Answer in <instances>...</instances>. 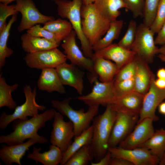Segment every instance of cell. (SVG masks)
<instances>
[{
	"label": "cell",
	"instance_id": "1",
	"mask_svg": "<svg viewBox=\"0 0 165 165\" xmlns=\"http://www.w3.org/2000/svg\"><path fill=\"white\" fill-rule=\"evenodd\" d=\"M56 112L54 109L50 108L30 119L14 120L12 126L13 131L7 135L0 136V143L11 145L22 143L26 140L30 139L39 144L47 142V139L38 135V131L45 126L47 122L54 118Z\"/></svg>",
	"mask_w": 165,
	"mask_h": 165
},
{
	"label": "cell",
	"instance_id": "2",
	"mask_svg": "<svg viewBox=\"0 0 165 165\" xmlns=\"http://www.w3.org/2000/svg\"><path fill=\"white\" fill-rule=\"evenodd\" d=\"M106 106L104 112L95 117L92 121L93 133L89 146L95 162L99 161L108 151V140L116 119V112L113 104Z\"/></svg>",
	"mask_w": 165,
	"mask_h": 165
},
{
	"label": "cell",
	"instance_id": "3",
	"mask_svg": "<svg viewBox=\"0 0 165 165\" xmlns=\"http://www.w3.org/2000/svg\"><path fill=\"white\" fill-rule=\"evenodd\" d=\"M57 6V14L63 18H67L79 40L85 56L91 58L93 54L92 46L84 35L82 29L81 9L82 0H53Z\"/></svg>",
	"mask_w": 165,
	"mask_h": 165
},
{
	"label": "cell",
	"instance_id": "4",
	"mask_svg": "<svg viewBox=\"0 0 165 165\" xmlns=\"http://www.w3.org/2000/svg\"><path fill=\"white\" fill-rule=\"evenodd\" d=\"M81 16L83 32L92 46L105 34L111 22L99 13L94 3L83 4Z\"/></svg>",
	"mask_w": 165,
	"mask_h": 165
},
{
	"label": "cell",
	"instance_id": "5",
	"mask_svg": "<svg viewBox=\"0 0 165 165\" xmlns=\"http://www.w3.org/2000/svg\"><path fill=\"white\" fill-rule=\"evenodd\" d=\"M72 99V97H68L61 101L53 100L51 103L53 108L62 115L66 116L72 123L75 137L90 126L93 119L98 114L99 106H89L86 112L83 108L76 110L69 105Z\"/></svg>",
	"mask_w": 165,
	"mask_h": 165
},
{
	"label": "cell",
	"instance_id": "6",
	"mask_svg": "<svg viewBox=\"0 0 165 165\" xmlns=\"http://www.w3.org/2000/svg\"><path fill=\"white\" fill-rule=\"evenodd\" d=\"M23 92L25 101L23 104L17 106L11 114H7L5 112L1 114L0 116V128L1 130L5 129L11 123L16 120L28 119V117L35 116L39 114V111H43L46 109L45 106L39 105L36 102V87L32 90L30 85H26L24 87Z\"/></svg>",
	"mask_w": 165,
	"mask_h": 165
},
{
	"label": "cell",
	"instance_id": "7",
	"mask_svg": "<svg viewBox=\"0 0 165 165\" xmlns=\"http://www.w3.org/2000/svg\"><path fill=\"white\" fill-rule=\"evenodd\" d=\"M154 34L149 27L141 23L138 26L135 39L131 49L136 56L148 64L152 63L155 56L158 54L159 48L155 43Z\"/></svg>",
	"mask_w": 165,
	"mask_h": 165
},
{
	"label": "cell",
	"instance_id": "8",
	"mask_svg": "<svg viewBox=\"0 0 165 165\" xmlns=\"http://www.w3.org/2000/svg\"><path fill=\"white\" fill-rule=\"evenodd\" d=\"M76 36V33L73 29L63 40L61 46L71 63L82 67L89 72L90 75V81L91 82L98 77L94 71L93 60L86 57L77 44Z\"/></svg>",
	"mask_w": 165,
	"mask_h": 165
},
{
	"label": "cell",
	"instance_id": "9",
	"mask_svg": "<svg viewBox=\"0 0 165 165\" xmlns=\"http://www.w3.org/2000/svg\"><path fill=\"white\" fill-rule=\"evenodd\" d=\"M15 6L16 10L22 16L17 28L19 32L28 30L36 24H44L55 19L53 16L45 15L41 13L33 0H17Z\"/></svg>",
	"mask_w": 165,
	"mask_h": 165
},
{
	"label": "cell",
	"instance_id": "10",
	"mask_svg": "<svg viewBox=\"0 0 165 165\" xmlns=\"http://www.w3.org/2000/svg\"><path fill=\"white\" fill-rule=\"evenodd\" d=\"M66 55L57 47L32 53H27L24 58L27 65L30 68L41 69L56 68L66 62Z\"/></svg>",
	"mask_w": 165,
	"mask_h": 165
},
{
	"label": "cell",
	"instance_id": "11",
	"mask_svg": "<svg viewBox=\"0 0 165 165\" xmlns=\"http://www.w3.org/2000/svg\"><path fill=\"white\" fill-rule=\"evenodd\" d=\"M91 91L89 94L81 95L76 98L82 101L89 106L100 105L106 106L113 104L116 99L113 89V80L104 82L95 79Z\"/></svg>",
	"mask_w": 165,
	"mask_h": 165
},
{
	"label": "cell",
	"instance_id": "12",
	"mask_svg": "<svg viewBox=\"0 0 165 165\" xmlns=\"http://www.w3.org/2000/svg\"><path fill=\"white\" fill-rule=\"evenodd\" d=\"M52 124L50 142L59 147L64 152L72 143L75 137L73 123L71 121H65L61 114L56 112Z\"/></svg>",
	"mask_w": 165,
	"mask_h": 165
},
{
	"label": "cell",
	"instance_id": "13",
	"mask_svg": "<svg viewBox=\"0 0 165 165\" xmlns=\"http://www.w3.org/2000/svg\"><path fill=\"white\" fill-rule=\"evenodd\" d=\"M116 112L115 122L108 140V148L116 147L132 131L138 120L139 115Z\"/></svg>",
	"mask_w": 165,
	"mask_h": 165
},
{
	"label": "cell",
	"instance_id": "14",
	"mask_svg": "<svg viewBox=\"0 0 165 165\" xmlns=\"http://www.w3.org/2000/svg\"><path fill=\"white\" fill-rule=\"evenodd\" d=\"M112 157L125 159L133 165H156L159 160L147 148L138 147L127 149L119 147H109L108 149Z\"/></svg>",
	"mask_w": 165,
	"mask_h": 165
},
{
	"label": "cell",
	"instance_id": "15",
	"mask_svg": "<svg viewBox=\"0 0 165 165\" xmlns=\"http://www.w3.org/2000/svg\"><path fill=\"white\" fill-rule=\"evenodd\" d=\"M155 76L152 79L150 88L144 96L142 106L137 123L144 119L149 118L153 121L158 120L156 111L159 105L165 99V89L158 88L155 85Z\"/></svg>",
	"mask_w": 165,
	"mask_h": 165
},
{
	"label": "cell",
	"instance_id": "16",
	"mask_svg": "<svg viewBox=\"0 0 165 165\" xmlns=\"http://www.w3.org/2000/svg\"><path fill=\"white\" fill-rule=\"evenodd\" d=\"M153 121L151 119L146 118L137 123L134 130L120 143L118 147L127 149L140 147L154 133Z\"/></svg>",
	"mask_w": 165,
	"mask_h": 165
},
{
	"label": "cell",
	"instance_id": "17",
	"mask_svg": "<svg viewBox=\"0 0 165 165\" xmlns=\"http://www.w3.org/2000/svg\"><path fill=\"white\" fill-rule=\"evenodd\" d=\"M76 65L64 63L55 68L60 80L63 85H67L75 88L82 95L84 88V72Z\"/></svg>",
	"mask_w": 165,
	"mask_h": 165
},
{
	"label": "cell",
	"instance_id": "18",
	"mask_svg": "<svg viewBox=\"0 0 165 165\" xmlns=\"http://www.w3.org/2000/svg\"><path fill=\"white\" fill-rule=\"evenodd\" d=\"M135 55V53L132 50L125 49L118 44L112 43L102 49L95 52L92 57H101L112 61L119 70L133 59Z\"/></svg>",
	"mask_w": 165,
	"mask_h": 165
},
{
	"label": "cell",
	"instance_id": "19",
	"mask_svg": "<svg viewBox=\"0 0 165 165\" xmlns=\"http://www.w3.org/2000/svg\"><path fill=\"white\" fill-rule=\"evenodd\" d=\"M37 143L33 139H29L22 143L13 145H2L0 149V158L6 165L15 163L21 165V160L29 148Z\"/></svg>",
	"mask_w": 165,
	"mask_h": 165
},
{
	"label": "cell",
	"instance_id": "20",
	"mask_svg": "<svg viewBox=\"0 0 165 165\" xmlns=\"http://www.w3.org/2000/svg\"><path fill=\"white\" fill-rule=\"evenodd\" d=\"M136 70L134 77V91L145 95L148 91L155 76L148 63L135 55Z\"/></svg>",
	"mask_w": 165,
	"mask_h": 165
},
{
	"label": "cell",
	"instance_id": "21",
	"mask_svg": "<svg viewBox=\"0 0 165 165\" xmlns=\"http://www.w3.org/2000/svg\"><path fill=\"white\" fill-rule=\"evenodd\" d=\"M41 70L37 84L40 90L49 93L54 91L61 94L66 93L55 68H47Z\"/></svg>",
	"mask_w": 165,
	"mask_h": 165
},
{
	"label": "cell",
	"instance_id": "22",
	"mask_svg": "<svg viewBox=\"0 0 165 165\" xmlns=\"http://www.w3.org/2000/svg\"><path fill=\"white\" fill-rule=\"evenodd\" d=\"M144 95L134 91L116 99L113 104L116 111L139 114Z\"/></svg>",
	"mask_w": 165,
	"mask_h": 165
},
{
	"label": "cell",
	"instance_id": "23",
	"mask_svg": "<svg viewBox=\"0 0 165 165\" xmlns=\"http://www.w3.org/2000/svg\"><path fill=\"white\" fill-rule=\"evenodd\" d=\"M41 148L34 147L32 152L29 153L27 157L35 161L36 163H40L44 165H57L60 164L63 157V152L56 146L51 145L48 151L40 152Z\"/></svg>",
	"mask_w": 165,
	"mask_h": 165
},
{
	"label": "cell",
	"instance_id": "24",
	"mask_svg": "<svg viewBox=\"0 0 165 165\" xmlns=\"http://www.w3.org/2000/svg\"><path fill=\"white\" fill-rule=\"evenodd\" d=\"M21 46L27 53H32L57 47L59 45L45 38L26 32L20 37Z\"/></svg>",
	"mask_w": 165,
	"mask_h": 165
},
{
	"label": "cell",
	"instance_id": "25",
	"mask_svg": "<svg viewBox=\"0 0 165 165\" xmlns=\"http://www.w3.org/2000/svg\"><path fill=\"white\" fill-rule=\"evenodd\" d=\"M139 147L148 149L159 160V164H165V129L156 130L152 137Z\"/></svg>",
	"mask_w": 165,
	"mask_h": 165
},
{
	"label": "cell",
	"instance_id": "26",
	"mask_svg": "<svg viewBox=\"0 0 165 165\" xmlns=\"http://www.w3.org/2000/svg\"><path fill=\"white\" fill-rule=\"evenodd\" d=\"M94 72L100 82H108L112 81L119 69L116 64L110 60L101 57L91 58Z\"/></svg>",
	"mask_w": 165,
	"mask_h": 165
},
{
	"label": "cell",
	"instance_id": "27",
	"mask_svg": "<svg viewBox=\"0 0 165 165\" xmlns=\"http://www.w3.org/2000/svg\"><path fill=\"white\" fill-rule=\"evenodd\" d=\"M94 3L99 13L111 22L116 20L120 15V9H127L122 0H95Z\"/></svg>",
	"mask_w": 165,
	"mask_h": 165
},
{
	"label": "cell",
	"instance_id": "28",
	"mask_svg": "<svg viewBox=\"0 0 165 165\" xmlns=\"http://www.w3.org/2000/svg\"><path fill=\"white\" fill-rule=\"evenodd\" d=\"M93 133V127L91 125L80 135L75 137L74 141L63 152V157L60 165H65L69 159L75 152L84 146L89 145L92 139Z\"/></svg>",
	"mask_w": 165,
	"mask_h": 165
},
{
	"label": "cell",
	"instance_id": "29",
	"mask_svg": "<svg viewBox=\"0 0 165 165\" xmlns=\"http://www.w3.org/2000/svg\"><path fill=\"white\" fill-rule=\"evenodd\" d=\"M123 24L122 20H116L111 22L110 27L105 36L92 46L96 52L112 44L113 41L118 38Z\"/></svg>",
	"mask_w": 165,
	"mask_h": 165
},
{
	"label": "cell",
	"instance_id": "30",
	"mask_svg": "<svg viewBox=\"0 0 165 165\" xmlns=\"http://www.w3.org/2000/svg\"><path fill=\"white\" fill-rule=\"evenodd\" d=\"M17 19V14L13 15L6 26L0 32V70L4 66L6 59L10 57L13 52V50L7 46L9 32L13 24Z\"/></svg>",
	"mask_w": 165,
	"mask_h": 165
},
{
	"label": "cell",
	"instance_id": "31",
	"mask_svg": "<svg viewBox=\"0 0 165 165\" xmlns=\"http://www.w3.org/2000/svg\"><path fill=\"white\" fill-rule=\"evenodd\" d=\"M19 85L15 83L8 85L2 76L0 75V108L6 107L10 110L14 109L17 106L16 103L13 98L12 93L18 87Z\"/></svg>",
	"mask_w": 165,
	"mask_h": 165
},
{
	"label": "cell",
	"instance_id": "32",
	"mask_svg": "<svg viewBox=\"0 0 165 165\" xmlns=\"http://www.w3.org/2000/svg\"><path fill=\"white\" fill-rule=\"evenodd\" d=\"M43 27L61 37L63 40L73 30L69 21L60 18L46 23Z\"/></svg>",
	"mask_w": 165,
	"mask_h": 165
},
{
	"label": "cell",
	"instance_id": "33",
	"mask_svg": "<svg viewBox=\"0 0 165 165\" xmlns=\"http://www.w3.org/2000/svg\"><path fill=\"white\" fill-rule=\"evenodd\" d=\"M93 159L89 145H87L75 152L65 165H86Z\"/></svg>",
	"mask_w": 165,
	"mask_h": 165
},
{
	"label": "cell",
	"instance_id": "34",
	"mask_svg": "<svg viewBox=\"0 0 165 165\" xmlns=\"http://www.w3.org/2000/svg\"><path fill=\"white\" fill-rule=\"evenodd\" d=\"M138 26L136 22L131 19L125 35L118 44L125 49L131 50L136 37Z\"/></svg>",
	"mask_w": 165,
	"mask_h": 165
},
{
	"label": "cell",
	"instance_id": "35",
	"mask_svg": "<svg viewBox=\"0 0 165 165\" xmlns=\"http://www.w3.org/2000/svg\"><path fill=\"white\" fill-rule=\"evenodd\" d=\"M27 32L33 36L45 38L59 45L63 40L61 37L45 29L39 24L27 30Z\"/></svg>",
	"mask_w": 165,
	"mask_h": 165
},
{
	"label": "cell",
	"instance_id": "36",
	"mask_svg": "<svg viewBox=\"0 0 165 165\" xmlns=\"http://www.w3.org/2000/svg\"><path fill=\"white\" fill-rule=\"evenodd\" d=\"M160 1V0H145L143 23L149 28L155 19Z\"/></svg>",
	"mask_w": 165,
	"mask_h": 165
},
{
	"label": "cell",
	"instance_id": "37",
	"mask_svg": "<svg viewBox=\"0 0 165 165\" xmlns=\"http://www.w3.org/2000/svg\"><path fill=\"white\" fill-rule=\"evenodd\" d=\"M113 86L116 99L134 91V77L119 82L113 80Z\"/></svg>",
	"mask_w": 165,
	"mask_h": 165
},
{
	"label": "cell",
	"instance_id": "38",
	"mask_svg": "<svg viewBox=\"0 0 165 165\" xmlns=\"http://www.w3.org/2000/svg\"><path fill=\"white\" fill-rule=\"evenodd\" d=\"M136 70V64L134 57L133 59L119 70L113 80L119 82L133 78L134 77Z\"/></svg>",
	"mask_w": 165,
	"mask_h": 165
},
{
	"label": "cell",
	"instance_id": "39",
	"mask_svg": "<svg viewBox=\"0 0 165 165\" xmlns=\"http://www.w3.org/2000/svg\"><path fill=\"white\" fill-rule=\"evenodd\" d=\"M165 22V0H160L150 29L154 34H157Z\"/></svg>",
	"mask_w": 165,
	"mask_h": 165
},
{
	"label": "cell",
	"instance_id": "40",
	"mask_svg": "<svg viewBox=\"0 0 165 165\" xmlns=\"http://www.w3.org/2000/svg\"><path fill=\"white\" fill-rule=\"evenodd\" d=\"M134 17H143L145 0H122Z\"/></svg>",
	"mask_w": 165,
	"mask_h": 165
},
{
	"label": "cell",
	"instance_id": "41",
	"mask_svg": "<svg viewBox=\"0 0 165 165\" xmlns=\"http://www.w3.org/2000/svg\"><path fill=\"white\" fill-rule=\"evenodd\" d=\"M19 12L16 10L15 5H8L2 3H0V32L6 26V20L11 16L17 14Z\"/></svg>",
	"mask_w": 165,
	"mask_h": 165
},
{
	"label": "cell",
	"instance_id": "42",
	"mask_svg": "<svg viewBox=\"0 0 165 165\" xmlns=\"http://www.w3.org/2000/svg\"><path fill=\"white\" fill-rule=\"evenodd\" d=\"M157 34L155 39V43L156 45L162 46L165 44V22Z\"/></svg>",
	"mask_w": 165,
	"mask_h": 165
},
{
	"label": "cell",
	"instance_id": "43",
	"mask_svg": "<svg viewBox=\"0 0 165 165\" xmlns=\"http://www.w3.org/2000/svg\"><path fill=\"white\" fill-rule=\"evenodd\" d=\"M110 153L108 151L105 156L97 162H91V165H110L112 159Z\"/></svg>",
	"mask_w": 165,
	"mask_h": 165
},
{
	"label": "cell",
	"instance_id": "44",
	"mask_svg": "<svg viewBox=\"0 0 165 165\" xmlns=\"http://www.w3.org/2000/svg\"><path fill=\"white\" fill-rule=\"evenodd\" d=\"M110 165H133L128 160L122 158L112 157Z\"/></svg>",
	"mask_w": 165,
	"mask_h": 165
},
{
	"label": "cell",
	"instance_id": "45",
	"mask_svg": "<svg viewBox=\"0 0 165 165\" xmlns=\"http://www.w3.org/2000/svg\"><path fill=\"white\" fill-rule=\"evenodd\" d=\"M155 85L159 88L165 89V79L158 78L154 81Z\"/></svg>",
	"mask_w": 165,
	"mask_h": 165
},
{
	"label": "cell",
	"instance_id": "46",
	"mask_svg": "<svg viewBox=\"0 0 165 165\" xmlns=\"http://www.w3.org/2000/svg\"><path fill=\"white\" fill-rule=\"evenodd\" d=\"M156 76L158 78L165 79V68L159 69L157 72Z\"/></svg>",
	"mask_w": 165,
	"mask_h": 165
},
{
	"label": "cell",
	"instance_id": "47",
	"mask_svg": "<svg viewBox=\"0 0 165 165\" xmlns=\"http://www.w3.org/2000/svg\"><path fill=\"white\" fill-rule=\"evenodd\" d=\"M159 112L160 114L165 115V102H162L158 106Z\"/></svg>",
	"mask_w": 165,
	"mask_h": 165
},
{
	"label": "cell",
	"instance_id": "48",
	"mask_svg": "<svg viewBox=\"0 0 165 165\" xmlns=\"http://www.w3.org/2000/svg\"><path fill=\"white\" fill-rule=\"evenodd\" d=\"M158 54H162L165 56V44L159 48Z\"/></svg>",
	"mask_w": 165,
	"mask_h": 165
},
{
	"label": "cell",
	"instance_id": "49",
	"mask_svg": "<svg viewBox=\"0 0 165 165\" xmlns=\"http://www.w3.org/2000/svg\"><path fill=\"white\" fill-rule=\"evenodd\" d=\"M95 0H82L83 4L85 5H88L93 3Z\"/></svg>",
	"mask_w": 165,
	"mask_h": 165
},
{
	"label": "cell",
	"instance_id": "50",
	"mask_svg": "<svg viewBox=\"0 0 165 165\" xmlns=\"http://www.w3.org/2000/svg\"><path fill=\"white\" fill-rule=\"evenodd\" d=\"M17 0H0V3H2L6 5H8L9 3L15 1Z\"/></svg>",
	"mask_w": 165,
	"mask_h": 165
},
{
	"label": "cell",
	"instance_id": "51",
	"mask_svg": "<svg viewBox=\"0 0 165 165\" xmlns=\"http://www.w3.org/2000/svg\"><path fill=\"white\" fill-rule=\"evenodd\" d=\"M158 57L162 61L165 62V56L162 54H159Z\"/></svg>",
	"mask_w": 165,
	"mask_h": 165
},
{
	"label": "cell",
	"instance_id": "52",
	"mask_svg": "<svg viewBox=\"0 0 165 165\" xmlns=\"http://www.w3.org/2000/svg\"></svg>",
	"mask_w": 165,
	"mask_h": 165
}]
</instances>
